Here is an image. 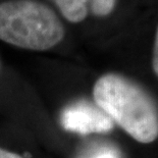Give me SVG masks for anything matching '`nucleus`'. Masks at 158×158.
<instances>
[{
    "mask_svg": "<svg viewBox=\"0 0 158 158\" xmlns=\"http://www.w3.org/2000/svg\"><path fill=\"white\" fill-rule=\"evenodd\" d=\"M94 100L130 136L151 143L158 136V112L151 97L140 86L123 76L107 73L97 80Z\"/></svg>",
    "mask_w": 158,
    "mask_h": 158,
    "instance_id": "f257e3e1",
    "label": "nucleus"
},
{
    "mask_svg": "<svg viewBox=\"0 0 158 158\" xmlns=\"http://www.w3.org/2000/svg\"><path fill=\"white\" fill-rule=\"evenodd\" d=\"M65 29L52 8L37 0L0 3V40L19 48L44 51L59 44Z\"/></svg>",
    "mask_w": 158,
    "mask_h": 158,
    "instance_id": "f03ea898",
    "label": "nucleus"
},
{
    "mask_svg": "<svg viewBox=\"0 0 158 158\" xmlns=\"http://www.w3.org/2000/svg\"><path fill=\"white\" fill-rule=\"evenodd\" d=\"M61 124L66 131L81 135L106 133L113 127L112 119L102 109L85 101L66 107L61 115Z\"/></svg>",
    "mask_w": 158,
    "mask_h": 158,
    "instance_id": "7ed1b4c3",
    "label": "nucleus"
},
{
    "mask_svg": "<svg viewBox=\"0 0 158 158\" xmlns=\"http://www.w3.org/2000/svg\"><path fill=\"white\" fill-rule=\"evenodd\" d=\"M66 21L70 23L83 22L88 15L90 0H51Z\"/></svg>",
    "mask_w": 158,
    "mask_h": 158,
    "instance_id": "20e7f679",
    "label": "nucleus"
},
{
    "mask_svg": "<svg viewBox=\"0 0 158 158\" xmlns=\"http://www.w3.org/2000/svg\"><path fill=\"white\" fill-rule=\"evenodd\" d=\"M116 0H90L91 10L95 15L105 16L113 10Z\"/></svg>",
    "mask_w": 158,
    "mask_h": 158,
    "instance_id": "39448f33",
    "label": "nucleus"
},
{
    "mask_svg": "<svg viewBox=\"0 0 158 158\" xmlns=\"http://www.w3.org/2000/svg\"><path fill=\"white\" fill-rule=\"evenodd\" d=\"M91 158H118L116 155L115 151L111 149H103L99 151L98 153L95 154L93 157Z\"/></svg>",
    "mask_w": 158,
    "mask_h": 158,
    "instance_id": "423d86ee",
    "label": "nucleus"
},
{
    "mask_svg": "<svg viewBox=\"0 0 158 158\" xmlns=\"http://www.w3.org/2000/svg\"><path fill=\"white\" fill-rule=\"evenodd\" d=\"M153 69L154 72L158 76V28L156 32V38H155V45H154V55H153Z\"/></svg>",
    "mask_w": 158,
    "mask_h": 158,
    "instance_id": "0eeeda50",
    "label": "nucleus"
},
{
    "mask_svg": "<svg viewBox=\"0 0 158 158\" xmlns=\"http://www.w3.org/2000/svg\"><path fill=\"white\" fill-rule=\"evenodd\" d=\"M0 158H23V157L15 152H10V151H7L3 149V148H0Z\"/></svg>",
    "mask_w": 158,
    "mask_h": 158,
    "instance_id": "6e6552de",
    "label": "nucleus"
}]
</instances>
